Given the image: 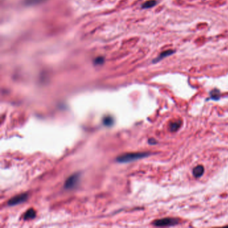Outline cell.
I'll use <instances>...</instances> for the list:
<instances>
[{"instance_id":"9","label":"cell","mask_w":228,"mask_h":228,"mask_svg":"<svg viewBox=\"0 0 228 228\" xmlns=\"http://www.w3.org/2000/svg\"><path fill=\"white\" fill-rule=\"evenodd\" d=\"M156 4H157V1L155 0H149V1H147L145 3H144L143 5H142V7L143 9L151 8V7L155 6Z\"/></svg>"},{"instance_id":"10","label":"cell","mask_w":228,"mask_h":228,"mask_svg":"<svg viewBox=\"0 0 228 228\" xmlns=\"http://www.w3.org/2000/svg\"><path fill=\"white\" fill-rule=\"evenodd\" d=\"M103 122H104V125H106L107 126H110L112 125L113 122H114V120H113V118L112 117H111V116H106V117L104 118V119H103Z\"/></svg>"},{"instance_id":"2","label":"cell","mask_w":228,"mask_h":228,"mask_svg":"<svg viewBox=\"0 0 228 228\" xmlns=\"http://www.w3.org/2000/svg\"><path fill=\"white\" fill-rule=\"evenodd\" d=\"M179 223V219L176 218H163V219H157L153 221V224L157 227H166V226H173Z\"/></svg>"},{"instance_id":"12","label":"cell","mask_w":228,"mask_h":228,"mask_svg":"<svg viewBox=\"0 0 228 228\" xmlns=\"http://www.w3.org/2000/svg\"><path fill=\"white\" fill-rule=\"evenodd\" d=\"M104 58L99 57L95 60L94 64H96V65H101V64H102L103 63H104Z\"/></svg>"},{"instance_id":"5","label":"cell","mask_w":228,"mask_h":228,"mask_svg":"<svg viewBox=\"0 0 228 228\" xmlns=\"http://www.w3.org/2000/svg\"><path fill=\"white\" fill-rule=\"evenodd\" d=\"M174 53H175V51L173 50H166V51L161 52V53L159 54V56H158L157 58H156L155 59H154L153 63H157V62H160L161 60H163V58H167V57H168V56L173 55Z\"/></svg>"},{"instance_id":"13","label":"cell","mask_w":228,"mask_h":228,"mask_svg":"<svg viewBox=\"0 0 228 228\" xmlns=\"http://www.w3.org/2000/svg\"><path fill=\"white\" fill-rule=\"evenodd\" d=\"M149 144H151V145H155V144H157V142L154 139H150L149 141Z\"/></svg>"},{"instance_id":"1","label":"cell","mask_w":228,"mask_h":228,"mask_svg":"<svg viewBox=\"0 0 228 228\" xmlns=\"http://www.w3.org/2000/svg\"><path fill=\"white\" fill-rule=\"evenodd\" d=\"M149 155V153H132L122 155L116 158V161L119 163H129L143 158L147 157Z\"/></svg>"},{"instance_id":"14","label":"cell","mask_w":228,"mask_h":228,"mask_svg":"<svg viewBox=\"0 0 228 228\" xmlns=\"http://www.w3.org/2000/svg\"><path fill=\"white\" fill-rule=\"evenodd\" d=\"M28 1L30 3H34V2L37 3V2H38V0H28Z\"/></svg>"},{"instance_id":"7","label":"cell","mask_w":228,"mask_h":228,"mask_svg":"<svg viewBox=\"0 0 228 228\" xmlns=\"http://www.w3.org/2000/svg\"><path fill=\"white\" fill-rule=\"evenodd\" d=\"M181 123L182 122H181V120H177V121L171 122L170 124H169V129H170L171 132L177 131L180 128Z\"/></svg>"},{"instance_id":"11","label":"cell","mask_w":228,"mask_h":228,"mask_svg":"<svg viewBox=\"0 0 228 228\" xmlns=\"http://www.w3.org/2000/svg\"><path fill=\"white\" fill-rule=\"evenodd\" d=\"M211 96L212 99H214V100H218L220 97L219 91L217 89L212 90L211 92Z\"/></svg>"},{"instance_id":"3","label":"cell","mask_w":228,"mask_h":228,"mask_svg":"<svg viewBox=\"0 0 228 228\" xmlns=\"http://www.w3.org/2000/svg\"><path fill=\"white\" fill-rule=\"evenodd\" d=\"M80 179V175L79 174H74L68 178L66 180L65 184H64V187L67 189H71L74 188L77 185V184L78 183Z\"/></svg>"},{"instance_id":"4","label":"cell","mask_w":228,"mask_h":228,"mask_svg":"<svg viewBox=\"0 0 228 228\" xmlns=\"http://www.w3.org/2000/svg\"><path fill=\"white\" fill-rule=\"evenodd\" d=\"M28 197V196L27 193H22L18 195L13 197L11 198L10 200H9L8 203L7 204H8V205L9 206L17 205H19L21 203H24L26 201Z\"/></svg>"},{"instance_id":"6","label":"cell","mask_w":228,"mask_h":228,"mask_svg":"<svg viewBox=\"0 0 228 228\" xmlns=\"http://www.w3.org/2000/svg\"><path fill=\"white\" fill-rule=\"evenodd\" d=\"M204 173V167L202 165H198L196 167H195L193 170V173L194 176L198 178L202 176V175Z\"/></svg>"},{"instance_id":"8","label":"cell","mask_w":228,"mask_h":228,"mask_svg":"<svg viewBox=\"0 0 228 228\" xmlns=\"http://www.w3.org/2000/svg\"><path fill=\"white\" fill-rule=\"evenodd\" d=\"M35 217H36V211H35L33 209H28L24 215L25 219H33V218H34Z\"/></svg>"}]
</instances>
